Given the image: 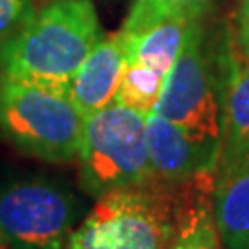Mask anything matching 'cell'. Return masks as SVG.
<instances>
[{
    "instance_id": "7a4b0ae2",
    "label": "cell",
    "mask_w": 249,
    "mask_h": 249,
    "mask_svg": "<svg viewBox=\"0 0 249 249\" xmlns=\"http://www.w3.org/2000/svg\"><path fill=\"white\" fill-rule=\"evenodd\" d=\"M179 185L153 179L109 190L72 231L67 249H170Z\"/></svg>"
},
{
    "instance_id": "9c48e42d",
    "label": "cell",
    "mask_w": 249,
    "mask_h": 249,
    "mask_svg": "<svg viewBox=\"0 0 249 249\" xmlns=\"http://www.w3.org/2000/svg\"><path fill=\"white\" fill-rule=\"evenodd\" d=\"M213 201L223 249H249V151L220 160Z\"/></svg>"
},
{
    "instance_id": "8992f818",
    "label": "cell",
    "mask_w": 249,
    "mask_h": 249,
    "mask_svg": "<svg viewBox=\"0 0 249 249\" xmlns=\"http://www.w3.org/2000/svg\"><path fill=\"white\" fill-rule=\"evenodd\" d=\"M83 205L46 178H24L0 188V229L15 249H67Z\"/></svg>"
},
{
    "instance_id": "8fae6325",
    "label": "cell",
    "mask_w": 249,
    "mask_h": 249,
    "mask_svg": "<svg viewBox=\"0 0 249 249\" xmlns=\"http://www.w3.org/2000/svg\"><path fill=\"white\" fill-rule=\"evenodd\" d=\"M197 20L199 18L170 17L133 34L120 30L124 37L125 61L142 63L168 76Z\"/></svg>"
},
{
    "instance_id": "30bf717a",
    "label": "cell",
    "mask_w": 249,
    "mask_h": 249,
    "mask_svg": "<svg viewBox=\"0 0 249 249\" xmlns=\"http://www.w3.org/2000/svg\"><path fill=\"white\" fill-rule=\"evenodd\" d=\"M216 170L179 185V211L170 249H223L214 216Z\"/></svg>"
},
{
    "instance_id": "ba28073f",
    "label": "cell",
    "mask_w": 249,
    "mask_h": 249,
    "mask_svg": "<svg viewBox=\"0 0 249 249\" xmlns=\"http://www.w3.org/2000/svg\"><path fill=\"white\" fill-rule=\"evenodd\" d=\"M124 69L125 48L122 34L102 36L69 87V94L81 115L89 116L116 102Z\"/></svg>"
},
{
    "instance_id": "277c9868",
    "label": "cell",
    "mask_w": 249,
    "mask_h": 249,
    "mask_svg": "<svg viewBox=\"0 0 249 249\" xmlns=\"http://www.w3.org/2000/svg\"><path fill=\"white\" fill-rule=\"evenodd\" d=\"M81 188L90 197L153 181L146 115L113 102L85 116L78 150Z\"/></svg>"
},
{
    "instance_id": "5b68a950",
    "label": "cell",
    "mask_w": 249,
    "mask_h": 249,
    "mask_svg": "<svg viewBox=\"0 0 249 249\" xmlns=\"http://www.w3.org/2000/svg\"><path fill=\"white\" fill-rule=\"evenodd\" d=\"M223 98L225 90H220V81L205 52L201 22L197 20L166 76L155 111L197 142L222 151Z\"/></svg>"
},
{
    "instance_id": "6da1fadb",
    "label": "cell",
    "mask_w": 249,
    "mask_h": 249,
    "mask_svg": "<svg viewBox=\"0 0 249 249\" xmlns=\"http://www.w3.org/2000/svg\"><path fill=\"white\" fill-rule=\"evenodd\" d=\"M100 39L90 0H52L0 45V76L69 90Z\"/></svg>"
},
{
    "instance_id": "e0dca14e",
    "label": "cell",
    "mask_w": 249,
    "mask_h": 249,
    "mask_svg": "<svg viewBox=\"0 0 249 249\" xmlns=\"http://www.w3.org/2000/svg\"><path fill=\"white\" fill-rule=\"evenodd\" d=\"M8 244V240H6V236H4V232H2V229H0V249L4 248Z\"/></svg>"
},
{
    "instance_id": "2e32d148",
    "label": "cell",
    "mask_w": 249,
    "mask_h": 249,
    "mask_svg": "<svg viewBox=\"0 0 249 249\" xmlns=\"http://www.w3.org/2000/svg\"><path fill=\"white\" fill-rule=\"evenodd\" d=\"M236 26H238V43L242 55L244 59H249V0H238Z\"/></svg>"
},
{
    "instance_id": "4fadbf2b",
    "label": "cell",
    "mask_w": 249,
    "mask_h": 249,
    "mask_svg": "<svg viewBox=\"0 0 249 249\" xmlns=\"http://www.w3.org/2000/svg\"><path fill=\"white\" fill-rule=\"evenodd\" d=\"M164 81H166V76L148 65L125 61L124 76L120 81L116 102L148 116L157 107Z\"/></svg>"
},
{
    "instance_id": "5bb4252c",
    "label": "cell",
    "mask_w": 249,
    "mask_h": 249,
    "mask_svg": "<svg viewBox=\"0 0 249 249\" xmlns=\"http://www.w3.org/2000/svg\"><path fill=\"white\" fill-rule=\"evenodd\" d=\"M213 0H133L122 32L133 34L170 17L201 18Z\"/></svg>"
},
{
    "instance_id": "3957f363",
    "label": "cell",
    "mask_w": 249,
    "mask_h": 249,
    "mask_svg": "<svg viewBox=\"0 0 249 249\" xmlns=\"http://www.w3.org/2000/svg\"><path fill=\"white\" fill-rule=\"evenodd\" d=\"M85 116L67 89L0 76V133L48 162L78 159Z\"/></svg>"
},
{
    "instance_id": "9a60e30c",
    "label": "cell",
    "mask_w": 249,
    "mask_h": 249,
    "mask_svg": "<svg viewBox=\"0 0 249 249\" xmlns=\"http://www.w3.org/2000/svg\"><path fill=\"white\" fill-rule=\"evenodd\" d=\"M34 13V0H0V45L24 26Z\"/></svg>"
},
{
    "instance_id": "52a82bcc",
    "label": "cell",
    "mask_w": 249,
    "mask_h": 249,
    "mask_svg": "<svg viewBox=\"0 0 249 249\" xmlns=\"http://www.w3.org/2000/svg\"><path fill=\"white\" fill-rule=\"evenodd\" d=\"M146 141L155 178L168 185H185L220 164L222 151L197 142L157 111L146 116Z\"/></svg>"
},
{
    "instance_id": "7c38bea8",
    "label": "cell",
    "mask_w": 249,
    "mask_h": 249,
    "mask_svg": "<svg viewBox=\"0 0 249 249\" xmlns=\"http://www.w3.org/2000/svg\"><path fill=\"white\" fill-rule=\"evenodd\" d=\"M249 151V59L232 65L223 98L222 157L232 159Z\"/></svg>"
}]
</instances>
